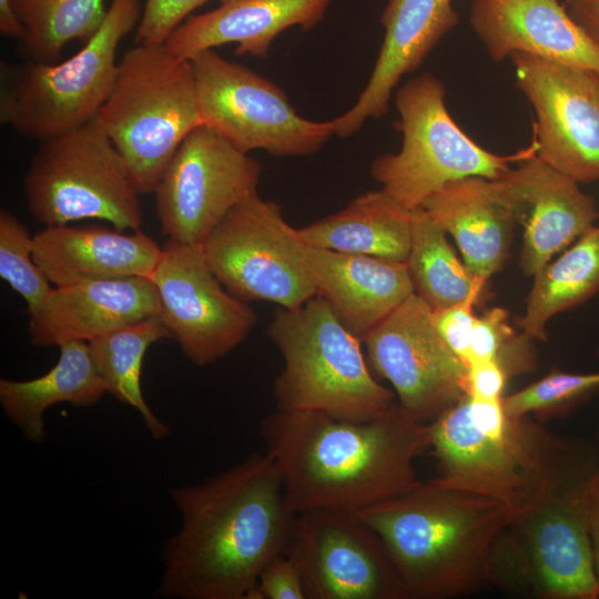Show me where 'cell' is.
<instances>
[{"instance_id": "cell-1", "label": "cell", "mask_w": 599, "mask_h": 599, "mask_svg": "<svg viewBox=\"0 0 599 599\" xmlns=\"http://www.w3.org/2000/svg\"><path fill=\"white\" fill-rule=\"evenodd\" d=\"M180 529L166 541L156 597L247 599L264 567L284 554L296 514L265 451L201 484L174 487Z\"/></svg>"}, {"instance_id": "cell-2", "label": "cell", "mask_w": 599, "mask_h": 599, "mask_svg": "<svg viewBox=\"0 0 599 599\" xmlns=\"http://www.w3.org/2000/svg\"><path fill=\"white\" fill-rule=\"evenodd\" d=\"M261 433L295 514H355L398 496L420 483L414 461L430 448L428 424L398 403L365 420L277 409Z\"/></svg>"}, {"instance_id": "cell-3", "label": "cell", "mask_w": 599, "mask_h": 599, "mask_svg": "<svg viewBox=\"0 0 599 599\" xmlns=\"http://www.w3.org/2000/svg\"><path fill=\"white\" fill-rule=\"evenodd\" d=\"M354 515L382 540L406 599H445L499 582L502 539L518 512L430 479Z\"/></svg>"}, {"instance_id": "cell-4", "label": "cell", "mask_w": 599, "mask_h": 599, "mask_svg": "<svg viewBox=\"0 0 599 599\" xmlns=\"http://www.w3.org/2000/svg\"><path fill=\"white\" fill-rule=\"evenodd\" d=\"M598 469L592 449L558 438L541 493L505 534L499 583L514 571L540 598H599L586 499Z\"/></svg>"}, {"instance_id": "cell-5", "label": "cell", "mask_w": 599, "mask_h": 599, "mask_svg": "<svg viewBox=\"0 0 599 599\" xmlns=\"http://www.w3.org/2000/svg\"><path fill=\"white\" fill-rule=\"evenodd\" d=\"M436 484L496 499L518 515L541 493L558 436L530 417L509 416L501 399L464 395L428 424Z\"/></svg>"}, {"instance_id": "cell-6", "label": "cell", "mask_w": 599, "mask_h": 599, "mask_svg": "<svg viewBox=\"0 0 599 599\" xmlns=\"http://www.w3.org/2000/svg\"><path fill=\"white\" fill-rule=\"evenodd\" d=\"M267 333L284 361L273 386L277 409L365 420L396 404L369 372L362 341L321 296L297 308L278 307Z\"/></svg>"}, {"instance_id": "cell-7", "label": "cell", "mask_w": 599, "mask_h": 599, "mask_svg": "<svg viewBox=\"0 0 599 599\" xmlns=\"http://www.w3.org/2000/svg\"><path fill=\"white\" fill-rule=\"evenodd\" d=\"M98 120L139 192L153 193L180 144L202 124L191 61L164 44L129 49Z\"/></svg>"}, {"instance_id": "cell-8", "label": "cell", "mask_w": 599, "mask_h": 599, "mask_svg": "<svg viewBox=\"0 0 599 599\" xmlns=\"http://www.w3.org/2000/svg\"><path fill=\"white\" fill-rule=\"evenodd\" d=\"M142 10L141 0H111L99 30L72 57L12 68L0 94L1 123L43 141L98 118L116 78L118 48Z\"/></svg>"}, {"instance_id": "cell-9", "label": "cell", "mask_w": 599, "mask_h": 599, "mask_svg": "<svg viewBox=\"0 0 599 599\" xmlns=\"http://www.w3.org/2000/svg\"><path fill=\"white\" fill-rule=\"evenodd\" d=\"M445 95L444 83L428 72L403 84L395 95L402 148L376 158L370 165L380 190L409 211L422 207L429 195L449 182L470 176L498 179L510 164L537 153L534 140L509 155L484 149L454 121Z\"/></svg>"}, {"instance_id": "cell-10", "label": "cell", "mask_w": 599, "mask_h": 599, "mask_svg": "<svg viewBox=\"0 0 599 599\" xmlns=\"http://www.w3.org/2000/svg\"><path fill=\"white\" fill-rule=\"evenodd\" d=\"M23 189L30 214L45 226L81 220L106 221L120 231L142 225L141 193L98 118L41 141Z\"/></svg>"}, {"instance_id": "cell-11", "label": "cell", "mask_w": 599, "mask_h": 599, "mask_svg": "<svg viewBox=\"0 0 599 599\" xmlns=\"http://www.w3.org/2000/svg\"><path fill=\"white\" fill-rule=\"evenodd\" d=\"M202 124L238 150L274 156L317 152L334 133L333 121L301 116L285 92L266 78L231 62L214 49L191 60Z\"/></svg>"}, {"instance_id": "cell-12", "label": "cell", "mask_w": 599, "mask_h": 599, "mask_svg": "<svg viewBox=\"0 0 599 599\" xmlns=\"http://www.w3.org/2000/svg\"><path fill=\"white\" fill-rule=\"evenodd\" d=\"M202 250L224 287L244 302L292 309L315 295L297 229L276 202L257 193L225 215Z\"/></svg>"}, {"instance_id": "cell-13", "label": "cell", "mask_w": 599, "mask_h": 599, "mask_svg": "<svg viewBox=\"0 0 599 599\" xmlns=\"http://www.w3.org/2000/svg\"><path fill=\"white\" fill-rule=\"evenodd\" d=\"M261 164L201 124L180 144L155 190L167 242L202 246L237 204L257 193Z\"/></svg>"}, {"instance_id": "cell-14", "label": "cell", "mask_w": 599, "mask_h": 599, "mask_svg": "<svg viewBox=\"0 0 599 599\" xmlns=\"http://www.w3.org/2000/svg\"><path fill=\"white\" fill-rule=\"evenodd\" d=\"M372 367L387 379L398 405L424 424L468 394V368L448 347L432 308L415 293L362 341Z\"/></svg>"}, {"instance_id": "cell-15", "label": "cell", "mask_w": 599, "mask_h": 599, "mask_svg": "<svg viewBox=\"0 0 599 599\" xmlns=\"http://www.w3.org/2000/svg\"><path fill=\"white\" fill-rule=\"evenodd\" d=\"M509 58L536 115V156L579 184L598 182L599 72L521 52Z\"/></svg>"}, {"instance_id": "cell-16", "label": "cell", "mask_w": 599, "mask_h": 599, "mask_svg": "<svg viewBox=\"0 0 599 599\" xmlns=\"http://www.w3.org/2000/svg\"><path fill=\"white\" fill-rule=\"evenodd\" d=\"M285 554L297 565L308 599H406L382 540L354 514H296Z\"/></svg>"}, {"instance_id": "cell-17", "label": "cell", "mask_w": 599, "mask_h": 599, "mask_svg": "<svg viewBox=\"0 0 599 599\" xmlns=\"http://www.w3.org/2000/svg\"><path fill=\"white\" fill-rule=\"evenodd\" d=\"M151 277L160 315L195 365L206 366L229 354L256 324V313L224 287L202 246L167 242Z\"/></svg>"}, {"instance_id": "cell-18", "label": "cell", "mask_w": 599, "mask_h": 599, "mask_svg": "<svg viewBox=\"0 0 599 599\" xmlns=\"http://www.w3.org/2000/svg\"><path fill=\"white\" fill-rule=\"evenodd\" d=\"M496 181L524 226L519 264L525 275L534 276L599 217L596 200L577 181L536 155Z\"/></svg>"}, {"instance_id": "cell-19", "label": "cell", "mask_w": 599, "mask_h": 599, "mask_svg": "<svg viewBox=\"0 0 599 599\" xmlns=\"http://www.w3.org/2000/svg\"><path fill=\"white\" fill-rule=\"evenodd\" d=\"M469 23L495 62L521 52L599 72V45L558 0H473Z\"/></svg>"}, {"instance_id": "cell-20", "label": "cell", "mask_w": 599, "mask_h": 599, "mask_svg": "<svg viewBox=\"0 0 599 599\" xmlns=\"http://www.w3.org/2000/svg\"><path fill=\"white\" fill-rule=\"evenodd\" d=\"M380 22L385 34L369 80L355 104L332 120L338 136L357 132L369 118L384 116L400 79L420 67L459 18L453 0H388Z\"/></svg>"}, {"instance_id": "cell-21", "label": "cell", "mask_w": 599, "mask_h": 599, "mask_svg": "<svg viewBox=\"0 0 599 599\" xmlns=\"http://www.w3.org/2000/svg\"><path fill=\"white\" fill-rule=\"evenodd\" d=\"M161 313L152 277L132 276L55 286L41 309L30 316L34 346L90 342L123 325Z\"/></svg>"}, {"instance_id": "cell-22", "label": "cell", "mask_w": 599, "mask_h": 599, "mask_svg": "<svg viewBox=\"0 0 599 599\" xmlns=\"http://www.w3.org/2000/svg\"><path fill=\"white\" fill-rule=\"evenodd\" d=\"M315 295L361 341L415 293L406 263L304 244Z\"/></svg>"}, {"instance_id": "cell-23", "label": "cell", "mask_w": 599, "mask_h": 599, "mask_svg": "<svg viewBox=\"0 0 599 599\" xmlns=\"http://www.w3.org/2000/svg\"><path fill=\"white\" fill-rule=\"evenodd\" d=\"M162 250L141 230L128 234L97 224L45 226L33 235L35 263L54 286L151 277Z\"/></svg>"}, {"instance_id": "cell-24", "label": "cell", "mask_w": 599, "mask_h": 599, "mask_svg": "<svg viewBox=\"0 0 599 599\" xmlns=\"http://www.w3.org/2000/svg\"><path fill=\"white\" fill-rule=\"evenodd\" d=\"M331 0H220L219 7L187 17L163 43L191 60L201 51L235 43V54L266 58L275 38L291 27L308 31Z\"/></svg>"}, {"instance_id": "cell-25", "label": "cell", "mask_w": 599, "mask_h": 599, "mask_svg": "<svg viewBox=\"0 0 599 599\" xmlns=\"http://www.w3.org/2000/svg\"><path fill=\"white\" fill-rule=\"evenodd\" d=\"M422 207L454 237L476 277L488 282L501 270L518 223L496 179L470 176L449 182Z\"/></svg>"}, {"instance_id": "cell-26", "label": "cell", "mask_w": 599, "mask_h": 599, "mask_svg": "<svg viewBox=\"0 0 599 599\" xmlns=\"http://www.w3.org/2000/svg\"><path fill=\"white\" fill-rule=\"evenodd\" d=\"M58 347V362L42 376L29 380L0 379V403L6 416L33 444L45 438L43 414L48 408L59 403L89 407L108 393L88 342L70 341Z\"/></svg>"}, {"instance_id": "cell-27", "label": "cell", "mask_w": 599, "mask_h": 599, "mask_svg": "<svg viewBox=\"0 0 599 599\" xmlns=\"http://www.w3.org/2000/svg\"><path fill=\"white\" fill-rule=\"evenodd\" d=\"M413 212L382 190L369 191L338 213L297 231L303 243L309 246L406 263Z\"/></svg>"}, {"instance_id": "cell-28", "label": "cell", "mask_w": 599, "mask_h": 599, "mask_svg": "<svg viewBox=\"0 0 599 599\" xmlns=\"http://www.w3.org/2000/svg\"><path fill=\"white\" fill-rule=\"evenodd\" d=\"M517 326L534 339H547V323L599 292V225L592 226L534 276Z\"/></svg>"}, {"instance_id": "cell-29", "label": "cell", "mask_w": 599, "mask_h": 599, "mask_svg": "<svg viewBox=\"0 0 599 599\" xmlns=\"http://www.w3.org/2000/svg\"><path fill=\"white\" fill-rule=\"evenodd\" d=\"M166 337H172L171 331L162 316L156 314L88 342L108 393L118 402L135 408L156 440L167 436L170 425L162 422L145 402L141 388V373L148 348Z\"/></svg>"}, {"instance_id": "cell-30", "label": "cell", "mask_w": 599, "mask_h": 599, "mask_svg": "<svg viewBox=\"0 0 599 599\" xmlns=\"http://www.w3.org/2000/svg\"><path fill=\"white\" fill-rule=\"evenodd\" d=\"M446 234L423 207L414 210L406 265L415 294L433 311L466 300L478 305L486 298L487 282L460 262Z\"/></svg>"}, {"instance_id": "cell-31", "label": "cell", "mask_w": 599, "mask_h": 599, "mask_svg": "<svg viewBox=\"0 0 599 599\" xmlns=\"http://www.w3.org/2000/svg\"><path fill=\"white\" fill-rule=\"evenodd\" d=\"M106 0H12L33 61L55 62L71 41L87 42L101 27Z\"/></svg>"}, {"instance_id": "cell-32", "label": "cell", "mask_w": 599, "mask_h": 599, "mask_svg": "<svg viewBox=\"0 0 599 599\" xmlns=\"http://www.w3.org/2000/svg\"><path fill=\"white\" fill-rule=\"evenodd\" d=\"M599 389L598 373H570L557 367L526 387L501 398L514 418L535 416L538 422L567 415Z\"/></svg>"}, {"instance_id": "cell-33", "label": "cell", "mask_w": 599, "mask_h": 599, "mask_svg": "<svg viewBox=\"0 0 599 599\" xmlns=\"http://www.w3.org/2000/svg\"><path fill=\"white\" fill-rule=\"evenodd\" d=\"M0 276L23 297L30 316L41 309L55 287L35 263L33 236L6 210L0 212Z\"/></svg>"}, {"instance_id": "cell-34", "label": "cell", "mask_w": 599, "mask_h": 599, "mask_svg": "<svg viewBox=\"0 0 599 599\" xmlns=\"http://www.w3.org/2000/svg\"><path fill=\"white\" fill-rule=\"evenodd\" d=\"M534 338L509 324L502 307H491L476 317L466 366L477 361H495L509 378L536 367Z\"/></svg>"}, {"instance_id": "cell-35", "label": "cell", "mask_w": 599, "mask_h": 599, "mask_svg": "<svg viewBox=\"0 0 599 599\" xmlns=\"http://www.w3.org/2000/svg\"><path fill=\"white\" fill-rule=\"evenodd\" d=\"M210 0H145L135 29L136 44H163L193 12Z\"/></svg>"}, {"instance_id": "cell-36", "label": "cell", "mask_w": 599, "mask_h": 599, "mask_svg": "<svg viewBox=\"0 0 599 599\" xmlns=\"http://www.w3.org/2000/svg\"><path fill=\"white\" fill-rule=\"evenodd\" d=\"M247 599H308L295 561L285 552L262 570Z\"/></svg>"}, {"instance_id": "cell-37", "label": "cell", "mask_w": 599, "mask_h": 599, "mask_svg": "<svg viewBox=\"0 0 599 599\" xmlns=\"http://www.w3.org/2000/svg\"><path fill=\"white\" fill-rule=\"evenodd\" d=\"M473 300L444 307L432 309V319L441 338L448 347L466 365L470 338L476 322Z\"/></svg>"}, {"instance_id": "cell-38", "label": "cell", "mask_w": 599, "mask_h": 599, "mask_svg": "<svg viewBox=\"0 0 599 599\" xmlns=\"http://www.w3.org/2000/svg\"><path fill=\"white\" fill-rule=\"evenodd\" d=\"M468 395L483 402H496L504 397L510 379L504 368L495 361H477L468 366Z\"/></svg>"}, {"instance_id": "cell-39", "label": "cell", "mask_w": 599, "mask_h": 599, "mask_svg": "<svg viewBox=\"0 0 599 599\" xmlns=\"http://www.w3.org/2000/svg\"><path fill=\"white\" fill-rule=\"evenodd\" d=\"M586 499L593 570L599 591V469L588 484Z\"/></svg>"}, {"instance_id": "cell-40", "label": "cell", "mask_w": 599, "mask_h": 599, "mask_svg": "<svg viewBox=\"0 0 599 599\" xmlns=\"http://www.w3.org/2000/svg\"><path fill=\"white\" fill-rule=\"evenodd\" d=\"M572 20L599 45V0H565Z\"/></svg>"}, {"instance_id": "cell-41", "label": "cell", "mask_w": 599, "mask_h": 599, "mask_svg": "<svg viewBox=\"0 0 599 599\" xmlns=\"http://www.w3.org/2000/svg\"><path fill=\"white\" fill-rule=\"evenodd\" d=\"M0 32L18 40L22 37L23 29L12 0H0Z\"/></svg>"}]
</instances>
